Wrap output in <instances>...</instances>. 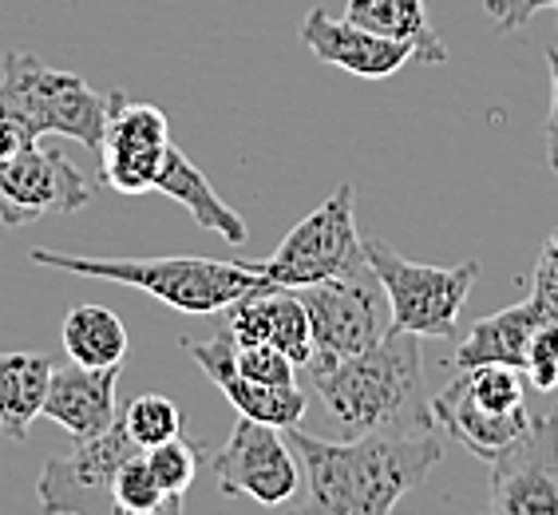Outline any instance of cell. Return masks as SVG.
Listing matches in <instances>:
<instances>
[{
    "instance_id": "12",
    "label": "cell",
    "mask_w": 558,
    "mask_h": 515,
    "mask_svg": "<svg viewBox=\"0 0 558 515\" xmlns=\"http://www.w3.org/2000/svg\"><path fill=\"white\" fill-rule=\"evenodd\" d=\"M487 468L495 515H558V412L531 417Z\"/></svg>"
},
{
    "instance_id": "20",
    "label": "cell",
    "mask_w": 558,
    "mask_h": 515,
    "mask_svg": "<svg viewBox=\"0 0 558 515\" xmlns=\"http://www.w3.org/2000/svg\"><path fill=\"white\" fill-rule=\"evenodd\" d=\"M52 369V357L44 354H0V432L12 444L28 441L33 420L44 417Z\"/></svg>"
},
{
    "instance_id": "3",
    "label": "cell",
    "mask_w": 558,
    "mask_h": 515,
    "mask_svg": "<svg viewBox=\"0 0 558 515\" xmlns=\"http://www.w3.org/2000/svg\"><path fill=\"white\" fill-rule=\"evenodd\" d=\"M33 266L64 270L80 278L119 282L150 294L155 301L179 313H222L230 301L250 290H281L262 274L258 262H218V258H80L64 250H33Z\"/></svg>"
},
{
    "instance_id": "6",
    "label": "cell",
    "mask_w": 558,
    "mask_h": 515,
    "mask_svg": "<svg viewBox=\"0 0 558 515\" xmlns=\"http://www.w3.org/2000/svg\"><path fill=\"white\" fill-rule=\"evenodd\" d=\"M298 294L305 301V310H310L313 325L310 366H329V361L365 354L392 330L388 294L368 262L349 270V274H337V278L301 286Z\"/></svg>"
},
{
    "instance_id": "25",
    "label": "cell",
    "mask_w": 558,
    "mask_h": 515,
    "mask_svg": "<svg viewBox=\"0 0 558 515\" xmlns=\"http://www.w3.org/2000/svg\"><path fill=\"white\" fill-rule=\"evenodd\" d=\"M198 452H206V444L183 441V436H174V441L155 444V448L143 452L150 464V472H155V480L162 483V492L171 495V500H179V504L186 500V492H191V483H194V472H198Z\"/></svg>"
},
{
    "instance_id": "4",
    "label": "cell",
    "mask_w": 558,
    "mask_h": 515,
    "mask_svg": "<svg viewBox=\"0 0 558 515\" xmlns=\"http://www.w3.org/2000/svg\"><path fill=\"white\" fill-rule=\"evenodd\" d=\"M0 87L9 92L36 135H64V140L84 143L87 151H99L111 92H96L84 75L48 68L33 52H16V48L4 52Z\"/></svg>"
},
{
    "instance_id": "14",
    "label": "cell",
    "mask_w": 558,
    "mask_h": 515,
    "mask_svg": "<svg viewBox=\"0 0 558 515\" xmlns=\"http://www.w3.org/2000/svg\"><path fill=\"white\" fill-rule=\"evenodd\" d=\"M301 40H305V48L322 64H333L349 75H361V80H388V75H397L409 60H416L412 44L376 36L368 28H361V24L344 21V16L337 21L325 9L305 12Z\"/></svg>"
},
{
    "instance_id": "29",
    "label": "cell",
    "mask_w": 558,
    "mask_h": 515,
    "mask_svg": "<svg viewBox=\"0 0 558 515\" xmlns=\"http://www.w3.org/2000/svg\"><path fill=\"white\" fill-rule=\"evenodd\" d=\"M28 143H40V135L28 128V119L21 116V108H16L9 92L0 87V159L12 155V151L28 147Z\"/></svg>"
},
{
    "instance_id": "16",
    "label": "cell",
    "mask_w": 558,
    "mask_h": 515,
    "mask_svg": "<svg viewBox=\"0 0 558 515\" xmlns=\"http://www.w3.org/2000/svg\"><path fill=\"white\" fill-rule=\"evenodd\" d=\"M119 373L123 366L111 369H87L64 366L52 369V385L44 397V417L56 420L72 436H99L119 420Z\"/></svg>"
},
{
    "instance_id": "17",
    "label": "cell",
    "mask_w": 558,
    "mask_h": 515,
    "mask_svg": "<svg viewBox=\"0 0 558 515\" xmlns=\"http://www.w3.org/2000/svg\"><path fill=\"white\" fill-rule=\"evenodd\" d=\"M432 417L448 432L451 441L468 448L475 460L492 464L507 444L523 436V429L531 424V412L523 408H511V412H499V408H484L480 400H472V393L463 388V381L456 376L444 393L432 397Z\"/></svg>"
},
{
    "instance_id": "5",
    "label": "cell",
    "mask_w": 558,
    "mask_h": 515,
    "mask_svg": "<svg viewBox=\"0 0 558 515\" xmlns=\"http://www.w3.org/2000/svg\"><path fill=\"white\" fill-rule=\"evenodd\" d=\"M365 262L388 294L392 330L416 333L420 342L424 337H451L463 301L480 282V262L424 266V262H409L404 254H397L380 238H365Z\"/></svg>"
},
{
    "instance_id": "18",
    "label": "cell",
    "mask_w": 558,
    "mask_h": 515,
    "mask_svg": "<svg viewBox=\"0 0 558 515\" xmlns=\"http://www.w3.org/2000/svg\"><path fill=\"white\" fill-rule=\"evenodd\" d=\"M558 318L555 310H547L535 294H526L523 301L507 306V310L492 313V318H480L472 325V333L460 342L451 366L456 369H472V366H511L523 369L526 366V345L535 337V330L543 322Z\"/></svg>"
},
{
    "instance_id": "23",
    "label": "cell",
    "mask_w": 558,
    "mask_h": 515,
    "mask_svg": "<svg viewBox=\"0 0 558 515\" xmlns=\"http://www.w3.org/2000/svg\"><path fill=\"white\" fill-rule=\"evenodd\" d=\"M111 500H116V512L119 515H159V512H183L179 500L162 492V483L155 480L150 472L147 456H131L123 468H119L116 483H111Z\"/></svg>"
},
{
    "instance_id": "2",
    "label": "cell",
    "mask_w": 558,
    "mask_h": 515,
    "mask_svg": "<svg viewBox=\"0 0 558 515\" xmlns=\"http://www.w3.org/2000/svg\"><path fill=\"white\" fill-rule=\"evenodd\" d=\"M305 373L341 436L436 429L432 400L424 397V354L416 333L388 330L365 354L305 366Z\"/></svg>"
},
{
    "instance_id": "27",
    "label": "cell",
    "mask_w": 558,
    "mask_h": 515,
    "mask_svg": "<svg viewBox=\"0 0 558 515\" xmlns=\"http://www.w3.org/2000/svg\"><path fill=\"white\" fill-rule=\"evenodd\" d=\"M523 376L538 393H558V318L543 322L526 345V366Z\"/></svg>"
},
{
    "instance_id": "26",
    "label": "cell",
    "mask_w": 558,
    "mask_h": 515,
    "mask_svg": "<svg viewBox=\"0 0 558 515\" xmlns=\"http://www.w3.org/2000/svg\"><path fill=\"white\" fill-rule=\"evenodd\" d=\"M234 366L238 373H246L250 381H262V385H298L293 381V373H298V366H293L290 357L281 354V349H274V345L258 342V345H238L234 349Z\"/></svg>"
},
{
    "instance_id": "7",
    "label": "cell",
    "mask_w": 558,
    "mask_h": 515,
    "mask_svg": "<svg viewBox=\"0 0 558 515\" xmlns=\"http://www.w3.org/2000/svg\"><path fill=\"white\" fill-rule=\"evenodd\" d=\"M258 266L281 290H301V286L365 266V242L356 235L353 218V183L337 187L313 215H305L281 238V247L274 254L262 258Z\"/></svg>"
},
{
    "instance_id": "21",
    "label": "cell",
    "mask_w": 558,
    "mask_h": 515,
    "mask_svg": "<svg viewBox=\"0 0 558 515\" xmlns=\"http://www.w3.org/2000/svg\"><path fill=\"white\" fill-rule=\"evenodd\" d=\"M344 21L361 24L376 36H388V40L412 44L416 60L424 64L448 60V48L432 28L424 0H344Z\"/></svg>"
},
{
    "instance_id": "10",
    "label": "cell",
    "mask_w": 558,
    "mask_h": 515,
    "mask_svg": "<svg viewBox=\"0 0 558 515\" xmlns=\"http://www.w3.org/2000/svg\"><path fill=\"white\" fill-rule=\"evenodd\" d=\"M92 203V187L60 147H28L12 151L0 159V226L21 230L48 215H75Z\"/></svg>"
},
{
    "instance_id": "1",
    "label": "cell",
    "mask_w": 558,
    "mask_h": 515,
    "mask_svg": "<svg viewBox=\"0 0 558 515\" xmlns=\"http://www.w3.org/2000/svg\"><path fill=\"white\" fill-rule=\"evenodd\" d=\"M286 441L301 464V504L325 515H388L428 480L444 456L436 432H365L322 441L293 424Z\"/></svg>"
},
{
    "instance_id": "24",
    "label": "cell",
    "mask_w": 558,
    "mask_h": 515,
    "mask_svg": "<svg viewBox=\"0 0 558 515\" xmlns=\"http://www.w3.org/2000/svg\"><path fill=\"white\" fill-rule=\"evenodd\" d=\"M119 420H123L128 436L140 444L143 452L155 448V444L174 441L179 429H183L179 405H174L171 397H162V393H143V397H135L128 405V412H119Z\"/></svg>"
},
{
    "instance_id": "31",
    "label": "cell",
    "mask_w": 558,
    "mask_h": 515,
    "mask_svg": "<svg viewBox=\"0 0 558 515\" xmlns=\"http://www.w3.org/2000/svg\"><path fill=\"white\" fill-rule=\"evenodd\" d=\"M547 68H550V108H547V123H543V135H547L550 171L558 175V48L547 52Z\"/></svg>"
},
{
    "instance_id": "8",
    "label": "cell",
    "mask_w": 558,
    "mask_h": 515,
    "mask_svg": "<svg viewBox=\"0 0 558 515\" xmlns=\"http://www.w3.org/2000/svg\"><path fill=\"white\" fill-rule=\"evenodd\" d=\"M140 444L131 441L123 420H116L99 436H75V444L60 456L44 464L40 483V507L48 515H92V512H116L111 483L119 468L140 456Z\"/></svg>"
},
{
    "instance_id": "19",
    "label": "cell",
    "mask_w": 558,
    "mask_h": 515,
    "mask_svg": "<svg viewBox=\"0 0 558 515\" xmlns=\"http://www.w3.org/2000/svg\"><path fill=\"white\" fill-rule=\"evenodd\" d=\"M155 191L174 199L183 211H191L194 223L203 226V230H210V235H218L222 242H230V247H242V242L250 238L246 218L238 215L234 206L226 203L222 194L206 183V175L198 171L174 143L167 147V159H162V167H159Z\"/></svg>"
},
{
    "instance_id": "28",
    "label": "cell",
    "mask_w": 558,
    "mask_h": 515,
    "mask_svg": "<svg viewBox=\"0 0 558 515\" xmlns=\"http://www.w3.org/2000/svg\"><path fill=\"white\" fill-rule=\"evenodd\" d=\"M484 9L492 12L499 33H519L523 24L535 21L538 12L558 9V0H484Z\"/></svg>"
},
{
    "instance_id": "13",
    "label": "cell",
    "mask_w": 558,
    "mask_h": 515,
    "mask_svg": "<svg viewBox=\"0 0 558 515\" xmlns=\"http://www.w3.org/2000/svg\"><path fill=\"white\" fill-rule=\"evenodd\" d=\"M186 354L198 361L210 381L222 388V397L238 408V417L262 420V424H274V429H293L301 417H305V393L298 385H262V381H250L246 373H238L234 366V337L230 333H218L210 342H183Z\"/></svg>"
},
{
    "instance_id": "30",
    "label": "cell",
    "mask_w": 558,
    "mask_h": 515,
    "mask_svg": "<svg viewBox=\"0 0 558 515\" xmlns=\"http://www.w3.org/2000/svg\"><path fill=\"white\" fill-rule=\"evenodd\" d=\"M531 294H535L547 310L558 313V226H555V235L547 238V247H543V254H538V262H535Z\"/></svg>"
},
{
    "instance_id": "11",
    "label": "cell",
    "mask_w": 558,
    "mask_h": 515,
    "mask_svg": "<svg viewBox=\"0 0 558 515\" xmlns=\"http://www.w3.org/2000/svg\"><path fill=\"white\" fill-rule=\"evenodd\" d=\"M171 147V128L155 104H131L123 92H111V111L99 140V179L116 194L140 199L155 191L159 167Z\"/></svg>"
},
{
    "instance_id": "22",
    "label": "cell",
    "mask_w": 558,
    "mask_h": 515,
    "mask_svg": "<svg viewBox=\"0 0 558 515\" xmlns=\"http://www.w3.org/2000/svg\"><path fill=\"white\" fill-rule=\"evenodd\" d=\"M60 342H64V354L72 357L75 366L87 369H111V366H128L131 342H128V325L116 310L108 306H75L64 313V325H60Z\"/></svg>"
},
{
    "instance_id": "32",
    "label": "cell",
    "mask_w": 558,
    "mask_h": 515,
    "mask_svg": "<svg viewBox=\"0 0 558 515\" xmlns=\"http://www.w3.org/2000/svg\"><path fill=\"white\" fill-rule=\"evenodd\" d=\"M555 412H558V408H555Z\"/></svg>"
},
{
    "instance_id": "9",
    "label": "cell",
    "mask_w": 558,
    "mask_h": 515,
    "mask_svg": "<svg viewBox=\"0 0 558 515\" xmlns=\"http://www.w3.org/2000/svg\"><path fill=\"white\" fill-rule=\"evenodd\" d=\"M215 480L222 495L254 500L262 507H281L298 500L301 464L281 429L262 420L242 417L230 432V441L210 456Z\"/></svg>"
},
{
    "instance_id": "15",
    "label": "cell",
    "mask_w": 558,
    "mask_h": 515,
    "mask_svg": "<svg viewBox=\"0 0 558 515\" xmlns=\"http://www.w3.org/2000/svg\"><path fill=\"white\" fill-rule=\"evenodd\" d=\"M226 333L234 345H274L305 369L313 357V325L310 310L298 290H250L226 306Z\"/></svg>"
}]
</instances>
